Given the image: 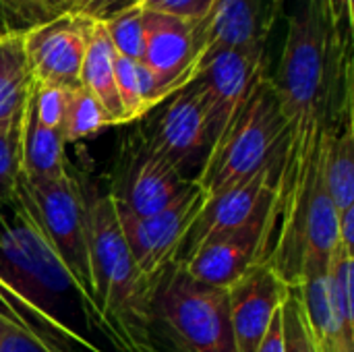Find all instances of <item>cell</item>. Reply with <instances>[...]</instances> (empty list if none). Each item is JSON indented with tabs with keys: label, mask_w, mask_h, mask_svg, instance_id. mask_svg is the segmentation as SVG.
Wrapping results in <instances>:
<instances>
[{
	"label": "cell",
	"mask_w": 354,
	"mask_h": 352,
	"mask_svg": "<svg viewBox=\"0 0 354 352\" xmlns=\"http://www.w3.org/2000/svg\"><path fill=\"white\" fill-rule=\"evenodd\" d=\"M351 41V27L338 19L334 0H297L272 77L288 124L303 118L334 124L353 110Z\"/></svg>",
	"instance_id": "6da1fadb"
},
{
	"label": "cell",
	"mask_w": 354,
	"mask_h": 352,
	"mask_svg": "<svg viewBox=\"0 0 354 352\" xmlns=\"http://www.w3.org/2000/svg\"><path fill=\"white\" fill-rule=\"evenodd\" d=\"M89 220L93 303L116 352H151L149 309L156 280L139 274L118 228L108 191L81 183Z\"/></svg>",
	"instance_id": "7a4b0ae2"
},
{
	"label": "cell",
	"mask_w": 354,
	"mask_h": 352,
	"mask_svg": "<svg viewBox=\"0 0 354 352\" xmlns=\"http://www.w3.org/2000/svg\"><path fill=\"white\" fill-rule=\"evenodd\" d=\"M151 352H236L226 290L193 280L178 263L156 282L149 309Z\"/></svg>",
	"instance_id": "3957f363"
},
{
	"label": "cell",
	"mask_w": 354,
	"mask_h": 352,
	"mask_svg": "<svg viewBox=\"0 0 354 352\" xmlns=\"http://www.w3.org/2000/svg\"><path fill=\"white\" fill-rule=\"evenodd\" d=\"M286 137L288 120L274 91L272 75L266 71L247 102L212 145L195 185L205 199L241 185L282 149Z\"/></svg>",
	"instance_id": "277c9868"
},
{
	"label": "cell",
	"mask_w": 354,
	"mask_h": 352,
	"mask_svg": "<svg viewBox=\"0 0 354 352\" xmlns=\"http://www.w3.org/2000/svg\"><path fill=\"white\" fill-rule=\"evenodd\" d=\"M23 185L35 210L37 222L46 239L50 241L54 253L66 268L83 301L97 313L93 303V288H91L89 220H87V203H85L81 180L68 168L64 176L44 187H29L25 180Z\"/></svg>",
	"instance_id": "5b68a950"
},
{
	"label": "cell",
	"mask_w": 354,
	"mask_h": 352,
	"mask_svg": "<svg viewBox=\"0 0 354 352\" xmlns=\"http://www.w3.org/2000/svg\"><path fill=\"white\" fill-rule=\"evenodd\" d=\"M147 145L180 176L195 183L212 149L207 104L197 81L172 93L137 122Z\"/></svg>",
	"instance_id": "8992f818"
},
{
	"label": "cell",
	"mask_w": 354,
	"mask_h": 352,
	"mask_svg": "<svg viewBox=\"0 0 354 352\" xmlns=\"http://www.w3.org/2000/svg\"><path fill=\"white\" fill-rule=\"evenodd\" d=\"M193 185L153 151L135 129L118 145L106 191L116 205L139 218H149L178 201Z\"/></svg>",
	"instance_id": "52a82bcc"
},
{
	"label": "cell",
	"mask_w": 354,
	"mask_h": 352,
	"mask_svg": "<svg viewBox=\"0 0 354 352\" xmlns=\"http://www.w3.org/2000/svg\"><path fill=\"white\" fill-rule=\"evenodd\" d=\"M205 197L197 185H193L170 207L149 218H139L131 210L112 201L129 255L143 278L156 280L166 268L176 261L183 241Z\"/></svg>",
	"instance_id": "ba28073f"
},
{
	"label": "cell",
	"mask_w": 354,
	"mask_h": 352,
	"mask_svg": "<svg viewBox=\"0 0 354 352\" xmlns=\"http://www.w3.org/2000/svg\"><path fill=\"white\" fill-rule=\"evenodd\" d=\"M284 147H286V143L253 176H249L241 185L203 201L197 218L193 220V224L183 241V247H180L174 263L183 266L207 241H212L224 232L236 230V228L249 224L251 220H255L257 216H261L266 210H270V205L274 203V197H276V189H278V176H280V166H282V158H284Z\"/></svg>",
	"instance_id": "9c48e42d"
},
{
	"label": "cell",
	"mask_w": 354,
	"mask_h": 352,
	"mask_svg": "<svg viewBox=\"0 0 354 352\" xmlns=\"http://www.w3.org/2000/svg\"><path fill=\"white\" fill-rule=\"evenodd\" d=\"M23 52L35 83L75 89L87 50V19L68 10L31 23L21 31Z\"/></svg>",
	"instance_id": "30bf717a"
},
{
	"label": "cell",
	"mask_w": 354,
	"mask_h": 352,
	"mask_svg": "<svg viewBox=\"0 0 354 352\" xmlns=\"http://www.w3.org/2000/svg\"><path fill=\"white\" fill-rule=\"evenodd\" d=\"M274 203L249 224L201 245L180 268L197 282L228 290L255 263L266 261L274 228Z\"/></svg>",
	"instance_id": "8fae6325"
},
{
	"label": "cell",
	"mask_w": 354,
	"mask_h": 352,
	"mask_svg": "<svg viewBox=\"0 0 354 352\" xmlns=\"http://www.w3.org/2000/svg\"><path fill=\"white\" fill-rule=\"evenodd\" d=\"M201 54L199 21L145 12V54L141 62L156 75L164 100L197 79Z\"/></svg>",
	"instance_id": "7c38bea8"
},
{
	"label": "cell",
	"mask_w": 354,
	"mask_h": 352,
	"mask_svg": "<svg viewBox=\"0 0 354 352\" xmlns=\"http://www.w3.org/2000/svg\"><path fill=\"white\" fill-rule=\"evenodd\" d=\"M266 71V50H222L205 60L195 81L207 104L212 145L247 102Z\"/></svg>",
	"instance_id": "4fadbf2b"
},
{
	"label": "cell",
	"mask_w": 354,
	"mask_h": 352,
	"mask_svg": "<svg viewBox=\"0 0 354 352\" xmlns=\"http://www.w3.org/2000/svg\"><path fill=\"white\" fill-rule=\"evenodd\" d=\"M282 6V0H216L199 21L201 66L222 50H266Z\"/></svg>",
	"instance_id": "5bb4252c"
},
{
	"label": "cell",
	"mask_w": 354,
	"mask_h": 352,
	"mask_svg": "<svg viewBox=\"0 0 354 352\" xmlns=\"http://www.w3.org/2000/svg\"><path fill=\"white\" fill-rule=\"evenodd\" d=\"M288 293L268 261L255 263L228 290V313L236 352H257Z\"/></svg>",
	"instance_id": "9a60e30c"
},
{
	"label": "cell",
	"mask_w": 354,
	"mask_h": 352,
	"mask_svg": "<svg viewBox=\"0 0 354 352\" xmlns=\"http://www.w3.org/2000/svg\"><path fill=\"white\" fill-rule=\"evenodd\" d=\"M328 263L311 257L305 259L301 282L295 288L317 352H354V336L344 330L332 305Z\"/></svg>",
	"instance_id": "2e32d148"
},
{
	"label": "cell",
	"mask_w": 354,
	"mask_h": 352,
	"mask_svg": "<svg viewBox=\"0 0 354 352\" xmlns=\"http://www.w3.org/2000/svg\"><path fill=\"white\" fill-rule=\"evenodd\" d=\"M62 131L41 127L27 102L21 137V176L29 187H44L68 172Z\"/></svg>",
	"instance_id": "e0dca14e"
},
{
	"label": "cell",
	"mask_w": 354,
	"mask_h": 352,
	"mask_svg": "<svg viewBox=\"0 0 354 352\" xmlns=\"http://www.w3.org/2000/svg\"><path fill=\"white\" fill-rule=\"evenodd\" d=\"M114 58L116 50L106 33L104 23L87 19V50L81 66V85L97 98L110 116L112 127H122L124 114L116 93Z\"/></svg>",
	"instance_id": "ac0fdd59"
},
{
	"label": "cell",
	"mask_w": 354,
	"mask_h": 352,
	"mask_svg": "<svg viewBox=\"0 0 354 352\" xmlns=\"http://www.w3.org/2000/svg\"><path fill=\"white\" fill-rule=\"evenodd\" d=\"M324 180L338 212L354 205L353 110L324 131Z\"/></svg>",
	"instance_id": "d6986e66"
},
{
	"label": "cell",
	"mask_w": 354,
	"mask_h": 352,
	"mask_svg": "<svg viewBox=\"0 0 354 352\" xmlns=\"http://www.w3.org/2000/svg\"><path fill=\"white\" fill-rule=\"evenodd\" d=\"M33 89L21 31L0 35V129H19Z\"/></svg>",
	"instance_id": "ffe728a7"
},
{
	"label": "cell",
	"mask_w": 354,
	"mask_h": 352,
	"mask_svg": "<svg viewBox=\"0 0 354 352\" xmlns=\"http://www.w3.org/2000/svg\"><path fill=\"white\" fill-rule=\"evenodd\" d=\"M112 127L110 116L106 114L104 106L97 102L93 93H89L83 85L71 89L64 122H62V137L66 143H75L87 137L97 135L100 131Z\"/></svg>",
	"instance_id": "44dd1931"
},
{
	"label": "cell",
	"mask_w": 354,
	"mask_h": 352,
	"mask_svg": "<svg viewBox=\"0 0 354 352\" xmlns=\"http://www.w3.org/2000/svg\"><path fill=\"white\" fill-rule=\"evenodd\" d=\"M0 352H73L0 305Z\"/></svg>",
	"instance_id": "7402d4cb"
},
{
	"label": "cell",
	"mask_w": 354,
	"mask_h": 352,
	"mask_svg": "<svg viewBox=\"0 0 354 352\" xmlns=\"http://www.w3.org/2000/svg\"><path fill=\"white\" fill-rule=\"evenodd\" d=\"M106 33L116 50V54L137 60H143L145 54V12L139 6H131L106 21H102Z\"/></svg>",
	"instance_id": "603a6c76"
},
{
	"label": "cell",
	"mask_w": 354,
	"mask_h": 352,
	"mask_svg": "<svg viewBox=\"0 0 354 352\" xmlns=\"http://www.w3.org/2000/svg\"><path fill=\"white\" fill-rule=\"evenodd\" d=\"M114 79H116V93L122 106L124 124L139 122L149 112L143 104L141 91H139V79H137V60L124 58L116 54L114 58Z\"/></svg>",
	"instance_id": "cb8c5ba5"
},
{
	"label": "cell",
	"mask_w": 354,
	"mask_h": 352,
	"mask_svg": "<svg viewBox=\"0 0 354 352\" xmlns=\"http://www.w3.org/2000/svg\"><path fill=\"white\" fill-rule=\"evenodd\" d=\"M280 315H282L284 352H317L297 288H288L282 301Z\"/></svg>",
	"instance_id": "d4e9b609"
},
{
	"label": "cell",
	"mask_w": 354,
	"mask_h": 352,
	"mask_svg": "<svg viewBox=\"0 0 354 352\" xmlns=\"http://www.w3.org/2000/svg\"><path fill=\"white\" fill-rule=\"evenodd\" d=\"M71 89L60 85H48V83H35L29 95V106L35 116V120L46 129H62L66 102H68Z\"/></svg>",
	"instance_id": "484cf974"
},
{
	"label": "cell",
	"mask_w": 354,
	"mask_h": 352,
	"mask_svg": "<svg viewBox=\"0 0 354 352\" xmlns=\"http://www.w3.org/2000/svg\"><path fill=\"white\" fill-rule=\"evenodd\" d=\"M21 137L19 129H0V201H10L17 195L21 180Z\"/></svg>",
	"instance_id": "4316f807"
},
{
	"label": "cell",
	"mask_w": 354,
	"mask_h": 352,
	"mask_svg": "<svg viewBox=\"0 0 354 352\" xmlns=\"http://www.w3.org/2000/svg\"><path fill=\"white\" fill-rule=\"evenodd\" d=\"M216 0H137L135 6H139L145 12H160L170 15L187 21H201Z\"/></svg>",
	"instance_id": "83f0119b"
},
{
	"label": "cell",
	"mask_w": 354,
	"mask_h": 352,
	"mask_svg": "<svg viewBox=\"0 0 354 352\" xmlns=\"http://www.w3.org/2000/svg\"><path fill=\"white\" fill-rule=\"evenodd\" d=\"M135 4L137 0H73L68 6V12L79 15L83 19L106 21Z\"/></svg>",
	"instance_id": "f1b7e54d"
},
{
	"label": "cell",
	"mask_w": 354,
	"mask_h": 352,
	"mask_svg": "<svg viewBox=\"0 0 354 352\" xmlns=\"http://www.w3.org/2000/svg\"><path fill=\"white\" fill-rule=\"evenodd\" d=\"M31 23H37L29 17V12L12 0H0V35L23 31Z\"/></svg>",
	"instance_id": "f546056e"
},
{
	"label": "cell",
	"mask_w": 354,
	"mask_h": 352,
	"mask_svg": "<svg viewBox=\"0 0 354 352\" xmlns=\"http://www.w3.org/2000/svg\"><path fill=\"white\" fill-rule=\"evenodd\" d=\"M354 243V205L338 212V247L353 253Z\"/></svg>",
	"instance_id": "4dcf8cb0"
},
{
	"label": "cell",
	"mask_w": 354,
	"mask_h": 352,
	"mask_svg": "<svg viewBox=\"0 0 354 352\" xmlns=\"http://www.w3.org/2000/svg\"><path fill=\"white\" fill-rule=\"evenodd\" d=\"M257 352H284V334H282V315H280V311L272 319L270 330H268L263 342L259 344Z\"/></svg>",
	"instance_id": "1f68e13d"
},
{
	"label": "cell",
	"mask_w": 354,
	"mask_h": 352,
	"mask_svg": "<svg viewBox=\"0 0 354 352\" xmlns=\"http://www.w3.org/2000/svg\"><path fill=\"white\" fill-rule=\"evenodd\" d=\"M334 8L338 19L346 27H353V0H334Z\"/></svg>",
	"instance_id": "d6a6232c"
},
{
	"label": "cell",
	"mask_w": 354,
	"mask_h": 352,
	"mask_svg": "<svg viewBox=\"0 0 354 352\" xmlns=\"http://www.w3.org/2000/svg\"><path fill=\"white\" fill-rule=\"evenodd\" d=\"M27 10H29V15L35 19V21H41V19H48L50 15L46 12V8H44V4H41V0H19Z\"/></svg>",
	"instance_id": "836d02e7"
},
{
	"label": "cell",
	"mask_w": 354,
	"mask_h": 352,
	"mask_svg": "<svg viewBox=\"0 0 354 352\" xmlns=\"http://www.w3.org/2000/svg\"><path fill=\"white\" fill-rule=\"evenodd\" d=\"M71 2H73V0H41V4H44L46 12H48L50 17H52V15H58V12L68 10Z\"/></svg>",
	"instance_id": "e575fe53"
},
{
	"label": "cell",
	"mask_w": 354,
	"mask_h": 352,
	"mask_svg": "<svg viewBox=\"0 0 354 352\" xmlns=\"http://www.w3.org/2000/svg\"><path fill=\"white\" fill-rule=\"evenodd\" d=\"M12 2H17V4H19V6H23V4H21V2H19V0H12ZM23 8H25V6H23ZM25 10H27V8H25ZM27 12H29V10H27ZM29 17H31V15H29ZM31 19H33V17H31ZM33 21H35V19H33Z\"/></svg>",
	"instance_id": "d590c367"
},
{
	"label": "cell",
	"mask_w": 354,
	"mask_h": 352,
	"mask_svg": "<svg viewBox=\"0 0 354 352\" xmlns=\"http://www.w3.org/2000/svg\"><path fill=\"white\" fill-rule=\"evenodd\" d=\"M282 2H286V0H282Z\"/></svg>",
	"instance_id": "8d00e7d4"
}]
</instances>
